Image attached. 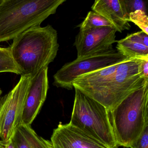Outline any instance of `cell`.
Here are the masks:
<instances>
[{
	"mask_svg": "<svg viewBox=\"0 0 148 148\" xmlns=\"http://www.w3.org/2000/svg\"><path fill=\"white\" fill-rule=\"evenodd\" d=\"M129 58L113 48L76 60L64 65L53 76V85L71 90L73 83L78 77L99 69L123 62Z\"/></svg>",
	"mask_w": 148,
	"mask_h": 148,
	"instance_id": "obj_6",
	"label": "cell"
},
{
	"mask_svg": "<svg viewBox=\"0 0 148 148\" xmlns=\"http://www.w3.org/2000/svg\"><path fill=\"white\" fill-rule=\"evenodd\" d=\"M125 3L128 13L136 11H142L146 13V4L142 0L125 1Z\"/></svg>",
	"mask_w": 148,
	"mask_h": 148,
	"instance_id": "obj_19",
	"label": "cell"
},
{
	"mask_svg": "<svg viewBox=\"0 0 148 148\" xmlns=\"http://www.w3.org/2000/svg\"><path fill=\"white\" fill-rule=\"evenodd\" d=\"M74 104L69 123L109 148H118L109 112L102 104L75 89Z\"/></svg>",
	"mask_w": 148,
	"mask_h": 148,
	"instance_id": "obj_4",
	"label": "cell"
},
{
	"mask_svg": "<svg viewBox=\"0 0 148 148\" xmlns=\"http://www.w3.org/2000/svg\"><path fill=\"white\" fill-rule=\"evenodd\" d=\"M59 47L57 31L48 25L25 31L14 39L9 47L21 75L32 78L53 61Z\"/></svg>",
	"mask_w": 148,
	"mask_h": 148,
	"instance_id": "obj_1",
	"label": "cell"
},
{
	"mask_svg": "<svg viewBox=\"0 0 148 148\" xmlns=\"http://www.w3.org/2000/svg\"><path fill=\"white\" fill-rule=\"evenodd\" d=\"M91 8L110 21L117 32L130 29L129 13L124 0H97Z\"/></svg>",
	"mask_w": 148,
	"mask_h": 148,
	"instance_id": "obj_11",
	"label": "cell"
},
{
	"mask_svg": "<svg viewBox=\"0 0 148 148\" xmlns=\"http://www.w3.org/2000/svg\"><path fill=\"white\" fill-rule=\"evenodd\" d=\"M1 93H2V90H1V89H0V96L1 95Z\"/></svg>",
	"mask_w": 148,
	"mask_h": 148,
	"instance_id": "obj_23",
	"label": "cell"
},
{
	"mask_svg": "<svg viewBox=\"0 0 148 148\" xmlns=\"http://www.w3.org/2000/svg\"><path fill=\"white\" fill-rule=\"evenodd\" d=\"M130 148H148V125L145 127L139 138Z\"/></svg>",
	"mask_w": 148,
	"mask_h": 148,
	"instance_id": "obj_20",
	"label": "cell"
},
{
	"mask_svg": "<svg viewBox=\"0 0 148 148\" xmlns=\"http://www.w3.org/2000/svg\"><path fill=\"white\" fill-rule=\"evenodd\" d=\"M116 28L102 27L79 31L74 45L77 58H82L110 50L116 40Z\"/></svg>",
	"mask_w": 148,
	"mask_h": 148,
	"instance_id": "obj_8",
	"label": "cell"
},
{
	"mask_svg": "<svg viewBox=\"0 0 148 148\" xmlns=\"http://www.w3.org/2000/svg\"><path fill=\"white\" fill-rule=\"evenodd\" d=\"M0 148H14L12 140L3 141L0 140Z\"/></svg>",
	"mask_w": 148,
	"mask_h": 148,
	"instance_id": "obj_22",
	"label": "cell"
},
{
	"mask_svg": "<svg viewBox=\"0 0 148 148\" xmlns=\"http://www.w3.org/2000/svg\"><path fill=\"white\" fill-rule=\"evenodd\" d=\"M11 140L14 148H52L51 141L39 136L31 125L22 122L14 130Z\"/></svg>",
	"mask_w": 148,
	"mask_h": 148,
	"instance_id": "obj_13",
	"label": "cell"
},
{
	"mask_svg": "<svg viewBox=\"0 0 148 148\" xmlns=\"http://www.w3.org/2000/svg\"><path fill=\"white\" fill-rule=\"evenodd\" d=\"M148 34L143 31L137 32L127 35L124 38L131 42H135L143 45L148 47Z\"/></svg>",
	"mask_w": 148,
	"mask_h": 148,
	"instance_id": "obj_18",
	"label": "cell"
},
{
	"mask_svg": "<svg viewBox=\"0 0 148 148\" xmlns=\"http://www.w3.org/2000/svg\"><path fill=\"white\" fill-rule=\"evenodd\" d=\"M10 72L21 75L11 55L10 47L0 49V73Z\"/></svg>",
	"mask_w": 148,
	"mask_h": 148,
	"instance_id": "obj_16",
	"label": "cell"
},
{
	"mask_svg": "<svg viewBox=\"0 0 148 148\" xmlns=\"http://www.w3.org/2000/svg\"><path fill=\"white\" fill-rule=\"evenodd\" d=\"M32 77L22 75L14 88L0 98V138L11 140L14 130L22 122L25 104Z\"/></svg>",
	"mask_w": 148,
	"mask_h": 148,
	"instance_id": "obj_7",
	"label": "cell"
},
{
	"mask_svg": "<svg viewBox=\"0 0 148 148\" xmlns=\"http://www.w3.org/2000/svg\"><path fill=\"white\" fill-rule=\"evenodd\" d=\"M48 89V67H46L32 78L22 116V123L32 125L46 99Z\"/></svg>",
	"mask_w": 148,
	"mask_h": 148,
	"instance_id": "obj_10",
	"label": "cell"
},
{
	"mask_svg": "<svg viewBox=\"0 0 148 148\" xmlns=\"http://www.w3.org/2000/svg\"><path fill=\"white\" fill-rule=\"evenodd\" d=\"M52 148H109L70 123H60L51 136Z\"/></svg>",
	"mask_w": 148,
	"mask_h": 148,
	"instance_id": "obj_9",
	"label": "cell"
},
{
	"mask_svg": "<svg viewBox=\"0 0 148 148\" xmlns=\"http://www.w3.org/2000/svg\"><path fill=\"white\" fill-rule=\"evenodd\" d=\"M121 62L79 77L73 83V88L95 99Z\"/></svg>",
	"mask_w": 148,
	"mask_h": 148,
	"instance_id": "obj_12",
	"label": "cell"
},
{
	"mask_svg": "<svg viewBox=\"0 0 148 148\" xmlns=\"http://www.w3.org/2000/svg\"><path fill=\"white\" fill-rule=\"evenodd\" d=\"M1 48H1V47H0V49H1Z\"/></svg>",
	"mask_w": 148,
	"mask_h": 148,
	"instance_id": "obj_24",
	"label": "cell"
},
{
	"mask_svg": "<svg viewBox=\"0 0 148 148\" xmlns=\"http://www.w3.org/2000/svg\"><path fill=\"white\" fill-rule=\"evenodd\" d=\"M78 27H79V31L102 27H109L115 28L108 20L93 11H90L88 13L83 22Z\"/></svg>",
	"mask_w": 148,
	"mask_h": 148,
	"instance_id": "obj_15",
	"label": "cell"
},
{
	"mask_svg": "<svg viewBox=\"0 0 148 148\" xmlns=\"http://www.w3.org/2000/svg\"><path fill=\"white\" fill-rule=\"evenodd\" d=\"M130 22H133L142 31L148 34V18L146 13L142 11H136L129 14Z\"/></svg>",
	"mask_w": 148,
	"mask_h": 148,
	"instance_id": "obj_17",
	"label": "cell"
},
{
	"mask_svg": "<svg viewBox=\"0 0 148 148\" xmlns=\"http://www.w3.org/2000/svg\"><path fill=\"white\" fill-rule=\"evenodd\" d=\"M138 70L141 77L145 79H148V58L140 60Z\"/></svg>",
	"mask_w": 148,
	"mask_h": 148,
	"instance_id": "obj_21",
	"label": "cell"
},
{
	"mask_svg": "<svg viewBox=\"0 0 148 148\" xmlns=\"http://www.w3.org/2000/svg\"><path fill=\"white\" fill-rule=\"evenodd\" d=\"M148 82L109 112L118 146L130 148L148 125Z\"/></svg>",
	"mask_w": 148,
	"mask_h": 148,
	"instance_id": "obj_3",
	"label": "cell"
},
{
	"mask_svg": "<svg viewBox=\"0 0 148 148\" xmlns=\"http://www.w3.org/2000/svg\"><path fill=\"white\" fill-rule=\"evenodd\" d=\"M65 0H0V42L13 40L56 12Z\"/></svg>",
	"mask_w": 148,
	"mask_h": 148,
	"instance_id": "obj_2",
	"label": "cell"
},
{
	"mask_svg": "<svg viewBox=\"0 0 148 148\" xmlns=\"http://www.w3.org/2000/svg\"><path fill=\"white\" fill-rule=\"evenodd\" d=\"M140 60L128 58L121 62L94 100L109 112L148 82V79L143 78L139 74Z\"/></svg>",
	"mask_w": 148,
	"mask_h": 148,
	"instance_id": "obj_5",
	"label": "cell"
},
{
	"mask_svg": "<svg viewBox=\"0 0 148 148\" xmlns=\"http://www.w3.org/2000/svg\"><path fill=\"white\" fill-rule=\"evenodd\" d=\"M117 42V51L123 56L137 59L148 58V47L125 38Z\"/></svg>",
	"mask_w": 148,
	"mask_h": 148,
	"instance_id": "obj_14",
	"label": "cell"
}]
</instances>
